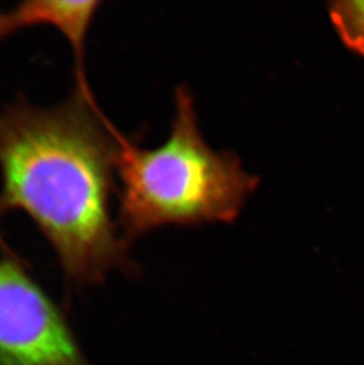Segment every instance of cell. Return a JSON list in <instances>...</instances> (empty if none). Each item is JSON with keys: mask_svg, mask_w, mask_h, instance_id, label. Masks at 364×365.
<instances>
[{"mask_svg": "<svg viewBox=\"0 0 364 365\" xmlns=\"http://www.w3.org/2000/svg\"><path fill=\"white\" fill-rule=\"evenodd\" d=\"M123 136L79 89L51 107L19 98L0 109V217H29L77 285L131 267L111 208Z\"/></svg>", "mask_w": 364, "mask_h": 365, "instance_id": "obj_1", "label": "cell"}, {"mask_svg": "<svg viewBox=\"0 0 364 365\" xmlns=\"http://www.w3.org/2000/svg\"><path fill=\"white\" fill-rule=\"evenodd\" d=\"M117 225L129 242L168 225L232 222L259 179L230 152L214 150L200 131L194 97L179 86L167 140L141 148L127 136L117 159Z\"/></svg>", "mask_w": 364, "mask_h": 365, "instance_id": "obj_2", "label": "cell"}, {"mask_svg": "<svg viewBox=\"0 0 364 365\" xmlns=\"http://www.w3.org/2000/svg\"><path fill=\"white\" fill-rule=\"evenodd\" d=\"M0 365H90L57 307L12 255L0 257Z\"/></svg>", "mask_w": 364, "mask_h": 365, "instance_id": "obj_3", "label": "cell"}, {"mask_svg": "<svg viewBox=\"0 0 364 365\" xmlns=\"http://www.w3.org/2000/svg\"><path fill=\"white\" fill-rule=\"evenodd\" d=\"M100 5L97 0H29L11 10L19 31L39 25L51 26L68 41L75 59V88L91 93L86 76V48Z\"/></svg>", "mask_w": 364, "mask_h": 365, "instance_id": "obj_4", "label": "cell"}, {"mask_svg": "<svg viewBox=\"0 0 364 365\" xmlns=\"http://www.w3.org/2000/svg\"><path fill=\"white\" fill-rule=\"evenodd\" d=\"M328 12L340 41L364 58V0L333 1Z\"/></svg>", "mask_w": 364, "mask_h": 365, "instance_id": "obj_5", "label": "cell"}, {"mask_svg": "<svg viewBox=\"0 0 364 365\" xmlns=\"http://www.w3.org/2000/svg\"><path fill=\"white\" fill-rule=\"evenodd\" d=\"M19 30L12 10H0V43H3L7 37L14 35Z\"/></svg>", "mask_w": 364, "mask_h": 365, "instance_id": "obj_6", "label": "cell"}]
</instances>
